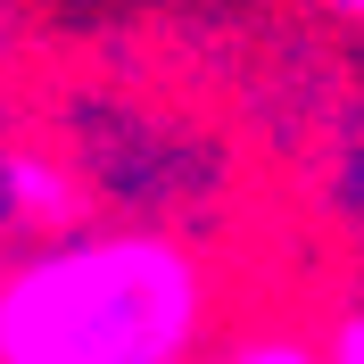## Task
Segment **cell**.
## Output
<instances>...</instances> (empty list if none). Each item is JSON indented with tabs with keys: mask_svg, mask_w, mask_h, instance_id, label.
Masks as SVG:
<instances>
[{
	"mask_svg": "<svg viewBox=\"0 0 364 364\" xmlns=\"http://www.w3.org/2000/svg\"><path fill=\"white\" fill-rule=\"evenodd\" d=\"M240 306L232 265L158 215H100L17 240L0 265V364H199Z\"/></svg>",
	"mask_w": 364,
	"mask_h": 364,
	"instance_id": "6da1fadb",
	"label": "cell"
},
{
	"mask_svg": "<svg viewBox=\"0 0 364 364\" xmlns=\"http://www.w3.org/2000/svg\"><path fill=\"white\" fill-rule=\"evenodd\" d=\"M100 191H91L83 158L42 133H0V240H50V232L83 224Z\"/></svg>",
	"mask_w": 364,
	"mask_h": 364,
	"instance_id": "7a4b0ae2",
	"label": "cell"
},
{
	"mask_svg": "<svg viewBox=\"0 0 364 364\" xmlns=\"http://www.w3.org/2000/svg\"><path fill=\"white\" fill-rule=\"evenodd\" d=\"M199 364H323L315 306H232L224 331L199 348Z\"/></svg>",
	"mask_w": 364,
	"mask_h": 364,
	"instance_id": "3957f363",
	"label": "cell"
},
{
	"mask_svg": "<svg viewBox=\"0 0 364 364\" xmlns=\"http://www.w3.org/2000/svg\"><path fill=\"white\" fill-rule=\"evenodd\" d=\"M306 9H323L331 25H356V17H364V0H306Z\"/></svg>",
	"mask_w": 364,
	"mask_h": 364,
	"instance_id": "277c9868",
	"label": "cell"
},
{
	"mask_svg": "<svg viewBox=\"0 0 364 364\" xmlns=\"http://www.w3.org/2000/svg\"><path fill=\"white\" fill-rule=\"evenodd\" d=\"M0 265H9V240H0Z\"/></svg>",
	"mask_w": 364,
	"mask_h": 364,
	"instance_id": "5b68a950",
	"label": "cell"
}]
</instances>
